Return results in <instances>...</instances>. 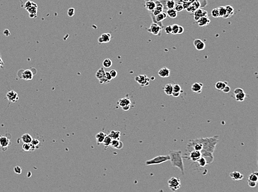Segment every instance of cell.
Listing matches in <instances>:
<instances>
[{
	"label": "cell",
	"instance_id": "6da1fadb",
	"mask_svg": "<svg viewBox=\"0 0 258 192\" xmlns=\"http://www.w3.org/2000/svg\"><path fill=\"white\" fill-rule=\"evenodd\" d=\"M195 139L197 142L202 144L203 147L201 150H205L211 153H214L216 145L219 142V137L218 136L207 138H199Z\"/></svg>",
	"mask_w": 258,
	"mask_h": 192
},
{
	"label": "cell",
	"instance_id": "7a4b0ae2",
	"mask_svg": "<svg viewBox=\"0 0 258 192\" xmlns=\"http://www.w3.org/2000/svg\"><path fill=\"white\" fill-rule=\"evenodd\" d=\"M170 161L172 166L174 167L179 168L183 175L185 174L184 164L183 162L182 152L181 150H170L169 151Z\"/></svg>",
	"mask_w": 258,
	"mask_h": 192
},
{
	"label": "cell",
	"instance_id": "3957f363",
	"mask_svg": "<svg viewBox=\"0 0 258 192\" xmlns=\"http://www.w3.org/2000/svg\"><path fill=\"white\" fill-rule=\"evenodd\" d=\"M170 161V156L167 155H159L157 157L153 158L151 159L147 160L145 162V164L146 166L151 165H156V164H160Z\"/></svg>",
	"mask_w": 258,
	"mask_h": 192
},
{
	"label": "cell",
	"instance_id": "277c9868",
	"mask_svg": "<svg viewBox=\"0 0 258 192\" xmlns=\"http://www.w3.org/2000/svg\"><path fill=\"white\" fill-rule=\"evenodd\" d=\"M168 185L169 188L172 191H175L180 189L182 186V183L179 178L171 177L168 180Z\"/></svg>",
	"mask_w": 258,
	"mask_h": 192
},
{
	"label": "cell",
	"instance_id": "5b68a950",
	"mask_svg": "<svg viewBox=\"0 0 258 192\" xmlns=\"http://www.w3.org/2000/svg\"><path fill=\"white\" fill-rule=\"evenodd\" d=\"M135 81L140 85L141 87L149 86L150 79L145 75H140L135 77Z\"/></svg>",
	"mask_w": 258,
	"mask_h": 192
},
{
	"label": "cell",
	"instance_id": "8992f818",
	"mask_svg": "<svg viewBox=\"0 0 258 192\" xmlns=\"http://www.w3.org/2000/svg\"><path fill=\"white\" fill-rule=\"evenodd\" d=\"M188 152V154H187V158L194 162H197V161L201 157V154L200 151L191 150Z\"/></svg>",
	"mask_w": 258,
	"mask_h": 192
},
{
	"label": "cell",
	"instance_id": "52a82bcc",
	"mask_svg": "<svg viewBox=\"0 0 258 192\" xmlns=\"http://www.w3.org/2000/svg\"><path fill=\"white\" fill-rule=\"evenodd\" d=\"M161 31V27L156 23L151 24L149 28L147 29V31L153 35H159Z\"/></svg>",
	"mask_w": 258,
	"mask_h": 192
},
{
	"label": "cell",
	"instance_id": "ba28073f",
	"mask_svg": "<svg viewBox=\"0 0 258 192\" xmlns=\"http://www.w3.org/2000/svg\"><path fill=\"white\" fill-rule=\"evenodd\" d=\"M6 98L10 102L12 103H15L16 102H17L18 100H19L18 94L13 90H10V91L7 93Z\"/></svg>",
	"mask_w": 258,
	"mask_h": 192
},
{
	"label": "cell",
	"instance_id": "9c48e42d",
	"mask_svg": "<svg viewBox=\"0 0 258 192\" xmlns=\"http://www.w3.org/2000/svg\"><path fill=\"white\" fill-rule=\"evenodd\" d=\"M200 152L201 154V157L205 158V159L207 161V164H211L213 162L214 159L213 153L205 151V150H201Z\"/></svg>",
	"mask_w": 258,
	"mask_h": 192
},
{
	"label": "cell",
	"instance_id": "30bf717a",
	"mask_svg": "<svg viewBox=\"0 0 258 192\" xmlns=\"http://www.w3.org/2000/svg\"><path fill=\"white\" fill-rule=\"evenodd\" d=\"M34 77V73L30 70H23L21 73L22 79L26 81L32 80Z\"/></svg>",
	"mask_w": 258,
	"mask_h": 192
},
{
	"label": "cell",
	"instance_id": "8fae6325",
	"mask_svg": "<svg viewBox=\"0 0 258 192\" xmlns=\"http://www.w3.org/2000/svg\"><path fill=\"white\" fill-rule=\"evenodd\" d=\"M205 16H208V12L202 9H197L194 12V20L196 22L199 20L200 17H205Z\"/></svg>",
	"mask_w": 258,
	"mask_h": 192
},
{
	"label": "cell",
	"instance_id": "7c38bea8",
	"mask_svg": "<svg viewBox=\"0 0 258 192\" xmlns=\"http://www.w3.org/2000/svg\"><path fill=\"white\" fill-rule=\"evenodd\" d=\"M111 36L109 33L103 34L98 38V42L100 43H106L111 41Z\"/></svg>",
	"mask_w": 258,
	"mask_h": 192
},
{
	"label": "cell",
	"instance_id": "4fadbf2b",
	"mask_svg": "<svg viewBox=\"0 0 258 192\" xmlns=\"http://www.w3.org/2000/svg\"><path fill=\"white\" fill-rule=\"evenodd\" d=\"M194 45L197 51H201L205 48V43L200 39H195L194 41Z\"/></svg>",
	"mask_w": 258,
	"mask_h": 192
},
{
	"label": "cell",
	"instance_id": "5bb4252c",
	"mask_svg": "<svg viewBox=\"0 0 258 192\" xmlns=\"http://www.w3.org/2000/svg\"><path fill=\"white\" fill-rule=\"evenodd\" d=\"M203 87V84L200 82H195L191 86L192 91L196 93H201Z\"/></svg>",
	"mask_w": 258,
	"mask_h": 192
},
{
	"label": "cell",
	"instance_id": "9a60e30c",
	"mask_svg": "<svg viewBox=\"0 0 258 192\" xmlns=\"http://www.w3.org/2000/svg\"><path fill=\"white\" fill-rule=\"evenodd\" d=\"M118 104L121 108L125 107L126 106H131V102L130 98L128 97H124L121 98L118 101Z\"/></svg>",
	"mask_w": 258,
	"mask_h": 192
},
{
	"label": "cell",
	"instance_id": "2e32d148",
	"mask_svg": "<svg viewBox=\"0 0 258 192\" xmlns=\"http://www.w3.org/2000/svg\"><path fill=\"white\" fill-rule=\"evenodd\" d=\"M10 141L9 139L6 137H0V146L1 149H7V147L10 146Z\"/></svg>",
	"mask_w": 258,
	"mask_h": 192
},
{
	"label": "cell",
	"instance_id": "e0dca14e",
	"mask_svg": "<svg viewBox=\"0 0 258 192\" xmlns=\"http://www.w3.org/2000/svg\"><path fill=\"white\" fill-rule=\"evenodd\" d=\"M110 146L114 149H121L123 147L122 142L117 139H112Z\"/></svg>",
	"mask_w": 258,
	"mask_h": 192
},
{
	"label": "cell",
	"instance_id": "ac0fdd59",
	"mask_svg": "<svg viewBox=\"0 0 258 192\" xmlns=\"http://www.w3.org/2000/svg\"><path fill=\"white\" fill-rule=\"evenodd\" d=\"M158 75L161 78L169 77L170 75V71L168 68L163 67L159 71Z\"/></svg>",
	"mask_w": 258,
	"mask_h": 192
},
{
	"label": "cell",
	"instance_id": "d6986e66",
	"mask_svg": "<svg viewBox=\"0 0 258 192\" xmlns=\"http://www.w3.org/2000/svg\"><path fill=\"white\" fill-rule=\"evenodd\" d=\"M30 13V17L31 18H35L37 16V5L35 3H33L32 6L27 10Z\"/></svg>",
	"mask_w": 258,
	"mask_h": 192
},
{
	"label": "cell",
	"instance_id": "ffe728a7",
	"mask_svg": "<svg viewBox=\"0 0 258 192\" xmlns=\"http://www.w3.org/2000/svg\"><path fill=\"white\" fill-rule=\"evenodd\" d=\"M229 176L233 180H241L244 178V175L238 171H233L229 174Z\"/></svg>",
	"mask_w": 258,
	"mask_h": 192
},
{
	"label": "cell",
	"instance_id": "44dd1931",
	"mask_svg": "<svg viewBox=\"0 0 258 192\" xmlns=\"http://www.w3.org/2000/svg\"><path fill=\"white\" fill-rule=\"evenodd\" d=\"M210 22V19L208 18V16L205 17H201L199 18V20L197 21V24L200 27H204L207 26Z\"/></svg>",
	"mask_w": 258,
	"mask_h": 192
},
{
	"label": "cell",
	"instance_id": "7402d4cb",
	"mask_svg": "<svg viewBox=\"0 0 258 192\" xmlns=\"http://www.w3.org/2000/svg\"><path fill=\"white\" fill-rule=\"evenodd\" d=\"M106 136L107 134L104 132H98V133L96 134L95 138L96 140L97 144L99 145L101 143H102L104 140L105 139Z\"/></svg>",
	"mask_w": 258,
	"mask_h": 192
},
{
	"label": "cell",
	"instance_id": "603a6c76",
	"mask_svg": "<svg viewBox=\"0 0 258 192\" xmlns=\"http://www.w3.org/2000/svg\"><path fill=\"white\" fill-rule=\"evenodd\" d=\"M145 7L149 11H153L156 7V3L153 0H149L146 1L145 5Z\"/></svg>",
	"mask_w": 258,
	"mask_h": 192
},
{
	"label": "cell",
	"instance_id": "cb8c5ba5",
	"mask_svg": "<svg viewBox=\"0 0 258 192\" xmlns=\"http://www.w3.org/2000/svg\"><path fill=\"white\" fill-rule=\"evenodd\" d=\"M164 91L167 95L171 96L173 91V85L171 83H167L164 88Z\"/></svg>",
	"mask_w": 258,
	"mask_h": 192
},
{
	"label": "cell",
	"instance_id": "d4e9b609",
	"mask_svg": "<svg viewBox=\"0 0 258 192\" xmlns=\"http://www.w3.org/2000/svg\"><path fill=\"white\" fill-rule=\"evenodd\" d=\"M105 72H105V70H104V67H100L99 69L97 70L96 73V74H95L96 77L98 79H100L101 78L105 77H106Z\"/></svg>",
	"mask_w": 258,
	"mask_h": 192
},
{
	"label": "cell",
	"instance_id": "484cf974",
	"mask_svg": "<svg viewBox=\"0 0 258 192\" xmlns=\"http://www.w3.org/2000/svg\"><path fill=\"white\" fill-rule=\"evenodd\" d=\"M21 139L23 143H31L33 138L30 134L29 133H25L21 136Z\"/></svg>",
	"mask_w": 258,
	"mask_h": 192
},
{
	"label": "cell",
	"instance_id": "4316f807",
	"mask_svg": "<svg viewBox=\"0 0 258 192\" xmlns=\"http://www.w3.org/2000/svg\"><path fill=\"white\" fill-rule=\"evenodd\" d=\"M108 136L110 137L112 139H117L120 140L121 136V132L120 131H111Z\"/></svg>",
	"mask_w": 258,
	"mask_h": 192
},
{
	"label": "cell",
	"instance_id": "83f0119b",
	"mask_svg": "<svg viewBox=\"0 0 258 192\" xmlns=\"http://www.w3.org/2000/svg\"><path fill=\"white\" fill-rule=\"evenodd\" d=\"M22 149L25 152H32L36 148L31 143H23Z\"/></svg>",
	"mask_w": 258,
	"mask_h": 192
},
{
	"label": "cell",
	"instance_id": "f1b7e54d",
	"mask_svg": "<svg viewBox=\"0 0 258 192\" xmlns=\"http://www.w3.org/2000/svg\"><path fill=\"white\" fill-rule=\"evenodd\" d=\"M227 82L226 81H219L216 82L215 85V87L216 89L222 91L225 88V87L227 86Z\"/></svg>",
	"mask_w": 258,
	"mask_h": 192
},
{
	"label": "cell",
	"instance_id": "f546056e",
	"mask_svg": "<svg viewBox=\"0 0 258 192\" xmlns=\"http://www.w3.org/2000/svg\"><path fill=\"white\" fill-rule=\"evenodd\" d=\"M246 96V93L244 91L243 92L239 93V94H235V98L236 101H239V102H243V101H244V100L245 99Z\"/></svg>",
	"mask_w": 258,
	"mask_h": 192
},
{
	"label": "cell",
	"instance_id": "4dcf8cb0",
	"mask_svg": "<svg viewBox=\"0 0 258 192\" xmlns=\"http://www.w3.org/2000/svg\"><path fill=\"white\" fill-rule=\"evenodd\" d=\"M226 10V15L225 18H228L231 17V16L234 13V9L231 6H225Z\"/></svg>",
	"mask_w": 258,
	"mask_h": 192
},
{
	"label": "cell",
	"instance_id": "1f68e13d",
	"mask_svg": "<svg viewBox=\"0 0 258 192\" xmlns=\"http://www.w3.org/2000/svg\"><path fill=\"white\" fill-rule=\"evenodd\" d=\"M167 14L170 18H175L177 17V12L174 9H169V10H167Z\"/></svg>",
	"mask_w": 258,
	"mask_h": 192
},
{
	"label": "cell",
	"instance_id": "d6a6232c",
	"mask_svg": "<svg viewBox=\"0 0 258 192\" xmlns=\"http://www.w3.org/2000/svg\"><path fill=\"white\" fill-rule=\"evenodd\" d=\"M248 180L252 181V182H257L258 180V173L257 172H255L249 175L248 177Z\"/></svg>",
	"mask_w": 258,
	"mask_h": 192
},
{
	"label": "cell",
	"instance_id": "836d02e7",
	"mask_svg": "<svg viewBox=\"0 0 258 192\" xmlns=\"http://www.w3.org/2000/svg\"><path fill=\"white\" fill-rule=\"evenodd\" d=\"M219 10V17L225 18L226 15V10L225 7L224 6H220L218 8Z\"/></svg>",
	"mask_w": 258,
	"mask_h": 192
},
{
	"label": "cell",
	"instance_id": "e575fe53",
	"mask_svg": "<svg viewBox=\"0 0 258 192\" xmlns=\"http://www.w3.org/2000/svg\"><path fill=\"white\" fill-rule=\"evenodd\" d=\"M175 1L174 0H167L166 2V7L169 9H174L175 6Z\"/></svg>",
	"mask_w": 258,
	"mask_h": 192
},
{
	"label": "cell",
	"instance_id": "d590c367",
	"mask_svg": "<svg viewBox=\"0 0 258 192\" xmlns=\"http://www.w3.org/2000/svg\"><path fill=\"white\" fill-rule=\"evenodd\" d=\"M156 17V20L157 22H161L163 21V20H164L166 18V17H167V15L166 13H159V15H158L157 16H155Z\"/></svg>",
	"mask_w": 258,
	"mask_h": 192
},
{
	"label": "cell",
	"instance_id": "8d00e7d4",
	"mask_svg": "<svg viewBox=\"0 0 258 192\" xmlns=\"http://www.w3.org/2000/svg\"><path fill=\"white\" fill-rule=\"evenodd\" d=\"M102 65H103V66L104 67L108 68H110L112 66V62L110 59L106 58L105 59H104V61H103V63H102Z\"/></svg>",
	"mask_w": 258,
	"mask_h": 192
},
{
	"label": "cell",
	"instance_id": "74e56055",
	"mask_svg": "<svg viewBox=\"0 0 258 192\" xmlns=\"http://www.w3.org/2000/svg\"><path fill=\"white\" fill-rule=\"evenodd\" d=\"M111 141H112V139L108 135H107L105 138V139H104L102 143H104V146H105L106 147H108L109 146H110Z\"/></svg>",
	"mask_w": 258,
	"mask_h": 192
},
{
	"label": "cell",
	"instance_id": "f35d334b",
	"mask_svg": "<svg viewBox=\"0 0 258 192\" xmlns=\"http://www.w3.org/2000/svg\"><path fill=\"white\" fill-rule=\"evenodd\" d=\"M196 163H197L199 166H200V167H204L207 165V161L205 159V158H204L202 157L200 158L197 161Z\"/></svg>",
	"mask_w": 258,
	"mask_h": 192
},
{
	"label": "cell",
	"instance_id": "ab89813d",
	"mask_svg": "<svg viewBox=\"0 0 258 192\" xmlns=\"http://www.w3.org/2000/svg\"><path fill=\"white\" fill-rule=\"evenodd\" d=\"M182 91V88H181L179 84L176 83L173 85V91H172V93H177L181 94Z\"/></svg>",
	"mask_w": 258,
	"mask_h": 192
},
{
	"label": "cell",
	"instance_id": "60d3db41",
	"mask_svg": "<svg viewBox=\"0 0 258 192\" xmlns=\"http://www.w3.org/2000/svg\"><path fill=\"white\" fill-rule=\"evenodd\" d=\"M156 3V7L155 10L158 11H159V12L160 13H162L163 11V10H164V7H163V5H162L161 3H160L159 1H157V2H155Z\"/></svg>",
	"mask_w": 258,
	"mask_h": 192
},
{
	"label": "cell",
	"instance_id": "b9f144b4",
	"mask_svg": "<svg viewBox=\"0 0 258 192\" xmlns=\"http://www.w3.org/2000/svg\"><path fill=\"white\" fill-rule=\"evenodd\" d=\"M179 26L177 24H174L171 25L172 28V34L177 35L178 33V30H179Z\"/></svg>",
	"mask_w": 258,
	"mask_h": 192
},
{
	"label": "cell",
	"instance_id": "7bdbcfd3",
	"mask_svg": "<svg viewBox=\"0 0 258 192\" xmlns=\"http://www.w3.org/2000/svg\"><path fill=\"white\" fill-rule=\"evenodd\" d=\"M211 16H213L214 18H218L219 17V10L218 8H215V9H214L211 12Z\"/></svg>",
	"mask_w": 258,
	"mask_h": 192
},
{
	"label": "cell",
	"instance_id": "ee69618b",
	"mask_svg": "<svg viewBox=\"0 0 258 192\" xmlns=\"http://www.w3.org/2000/svg\"><path fill=\"white\" fill-rule=\"evenodd\" d=\"M31 143L36 148H38L40 147V142L37 139H33Z\"/></svg>",
	"mask_w": 258,
	"mask_h": 192
},
{
	"label": "cell",
	"instance_id": "f6af8a7d",
	"mask_svg": "<svg viewBox=\"0 0 258 192\" xmlns=\"http://www.w3.org/2000/svg\"><path fill=\"white\" fill-rule=\"evenodd\" d=\"M75 10L74 8H72V7L69 8V9H68L67 10V15L70 17H73L74 15H75Z\"/></svg>",
	"mask_w": 258,
	"mask_h": 192
},
{
	"label": "cell",
	"instance_id": "bcb514c9",
	"mask_svg": "<svg viewBox=\"0 0 258 192\" xmlns=\"http://www.w3.org/2000/svg\"><path fill=\"white\" fill-rule=\"evenodd\" d=\"M191 5L194 7V8L196 10L197 9H199L200 7H201V4H200V2H199V0H196L194 3L191 4Z\"/></svg>",
	"mask_w": 258,
	"mask_h": 192
},
{
	"label": "cell",
	"instance_id": "7dc6e473",
	"mask_svg": "<svg viewBox=\"0 0 258 192\" xmlns=\"http://www.w3.org/2000/svg\"><path fill=\"white\" fill-rule=\"evenodd\" d=\"M174 9L176 10L177 12H180V11H182L184 10V8H183V5L182 4H179L177 5H175Z\"/></svg>",
	"mask_w": 258,
	"mask_h": 192
},
{
	"label": "cell",
	"instance_id": "c3c4849f",
	"mask_svg": "<svg viewBox=\"0 0 258 192\" xmlns=\"http://www.w3.org/2000/svg\"><path fill=\"white\" fill-rule=\"evenodd\" d=\"M109 73H110V75H111L112 79L115 78V77H116L117 76V72L115 70H112L110 71L109 72Z\"/></svg>",
	"mask_w": 258,
	"mask_h": 192
},
{
	"label": "cell",
	"instance_id": "681fc988",
	"mask_svg": "<svg viewBox=\"0 0 258 192\" xmlns=\"http://www.w3.org/2000/svg\"><path fill=\"white\" fill-rule=\"evenodd\" d=\"M14 172L16 174H20L22 173V169L20 166H16L14 168Z\"/></svg>",
	"mask_w": 258,
	"mask_h": 192
},
{
	"label": "cell",
	"instance_id": "f907efd6",
	"mask_svg": "<svg viewBox=\"0 0 258 192\" xmlns=\"http://www.w3.org/2000/svg\"><path fill=\"white\" fill-rule=\"evenodd\" d=\"M98 81H99V82L101 84H107V83H109L110 82V81L109 80H108V79L106 78V77L104 78L98 79Z\"/></svg>",
	"mask_w": 258,
	"mask_h": 192
},
{
	"label": "cell",
	"instance_id": "816d5d0a",
	"mask_svg": "<svg viewBox=\"0 0 258 192\" xmlns=\"http://www.w3.org/2000/svg\"><path fill=\"white\" fill-rule=\"evenodd\" d=\"M165 31L166 33L167 34H172V28H171V26L169 25L166 27V28H165Z\"/></svg>",
	"mask_w": 258,
	"mask_h": 192
},
{
	"label": "cell",
	"instance_id": "f5cc1de1",
	"mask_svg": "<svg viewBox=\"0 0 258 192\" xmlns=\"http://www.w3.org/2000/svg\"><path fill=\"white\" fill-rule=\"evenodd\" d=\"M33 3H34V2H31V1H30V0H29V1H27L26 2L25 5H24V7H25L26 10H27V9H29L30 7H31L32 6Z\"/></svg>",
	"mask_w": 258,
	"mask_h": 192
},
{
	"label": "cell",
	"instance_id": "db71d44e",
	"mask_svg": "<svg viewBox=\"0 0 258 192\" xmlns=\"http://www.w3.org/2000/svg\"><path fill=\"white\" fill-rule=\"evenodd\" d=\"M257 182H252V181L248 180V185L251 188H255L256 186Z\"/></svg>",
	"mask_w": 258,
	"mask_h": 192
},
{
	"label": "cell",
	"instance_id": "11a10c76",
	"mask_svg": "<svg viewBox=\"0 0 258 192\" xmlns=\"http://www.w3.org/2000/svg\"><path fill=\"white\" fill-rule=\"evenodd\" d=\"M191 4L190 3V2L187 1V2H183L182 5L183 6V8H184V10H186L188 9V8L190 6Z\"/></svg>",
	"mask_w": 258,
	"mask_h": 192
},
{
	"label": "cell",
	"instance_id": "9f6ffc18",
	"mask_svg": "<svg viewBox=\"0 0 258 192\" xmlns=\"http://www.w3.org/2000/svg\"><path fill=\"white\" fill-rule=\"evenodd\" d=\"M244 92V90L241 88H235L234 90V94H239V93H240L241 92Z\"/></svg>",
	"mask_w": 258,
	"mask_h": 192
},
{
	"label": "cell",
	"instance_id": "6f0895ef",
	"mask_svg": "<svg viewBox=\"0 0 258 192\" xmlns=\"http://www.w3.org/2000/svg\"><path fill=\"white\" fill-rule=\"evenodd\" d=\"M186 10H187V11L189 12H194L196 11V10L194 9V7L192 6L191 5L187 9H186Z\"/></svg>",
	"mask_w": 258,
	"mask_h": 192
},
{
	"label": "cell",
	"instance_id": "680465c9",
	"mask_svg": "<svg viewBox=\"0 0 258 192\" xmlns=\"http://www.w3.org/2000/svg\"><path fill=\"white\" fill-rule=\"evenodd\" d=\"M224 93H229L230 92V87L229 86H226L223 89V90H222Z\"/></svg>",
	"mask_w": 258,
	"mask_h": 192
},
{
	"label": "cell",
	"instance_id": "91938a15",
	"mask_svg": "<svg viewBox=\"0 0 258 192\" xmlns=\"http://www.w3.org/2000/svg\"><path fill=\"white\" fill-rule=\"evenodd\" d=\"M184 27L182 26H179V30H178V33L177 34L179 35H180V34H182L184 32Z\"/></svg>",
	"mask_w": 258,
	"mask_h": 192
},
{
	"label": "cell",
	"instance_id": "94428289",
	"mask_svg": "<svg viewBox=\"0 0 258 192\" xmlns=\"http://www.w3.org/2000/svg\"><path fill=\"white\" fill-rule=\"evenodd\" d=\"M105 75H106V78L108 79V80H109L110 82V81H111V79H112L111 76L110 75V74L109 72H105Z\"/></svg>",
	"mask_w": 258,
	"mask_h": 192
},
{
	"label": "cell",
	"instance_id": "6125c7cd",
	"mask_svg": "<svg viewBox=\"0 0 258 192\" xmlns=\"http://www.w3.org/2000/svg\"><path fill=\"white\" fill-rule=\"evenodd\" d=\"M3 34H4V35L6 36H9L10 35V31H9V29H5L4 31Z\"/></svg>",
	"mask_w": 258,
	"mask_h": 192
},
{
	"label": "cell",
	"instance_id": "be15d7a7",
	"mask_svg": "<svg viewBox=\"0 0 258 192\" xmlns=\"http://www.w3.org/2000/svg\"><path fill=\"white\" fill-rule=\"evenodd\" d=\"M4 65H5V63L3 61V60H2V59L1 58V54H0V68H3L4 67Z\"/></svg>",
	"mask_w": 258,
	"mask_h": 192
},
{
	"label": "cell",
	"instance_id": "e7e4bbea",
	"mask_svg": "<svg viewBox=\"0 0 258 192\" xmlns=\"http://www.w3.org/2000/svg\"><path fill=\"white\" fill-rule=\"evenodd\" d=\"M195 1H196V0H188V2H190V3L191 4L194 3V2Z\"/></svg>",
	"mask_w": 258,
	"mask_h": 192
},
{
	"label": "cell",
	"instance_id": "03108f58",
	"mask_svg": "<svg viewBox=\"0 0 258 192\" xmlns=\"http://www.w3.org/2000/svg\"><path fill=\"white\" fill-rule=\"evenodd\" d=\"M179 1L180 2H182V3H183V2H187L188 1V0H179Z\"/></svg>",
	"mask_w": 258,
	"mask_h": 192
},
{
	"label": "cell",
	"instance_id": "003e7915",
	"mask_svg": "<svg viewBox=\"0 0 258 192\" xmlns=\"http://www.w3.org/2000/svg\"><path fill=\"white\" fill-rule=\"evenodd\" d=\"M174 1H175V0H174Z\"/></svg>",
	"mask_w": 258,
	"mask_h": 192
}]
</instances>
